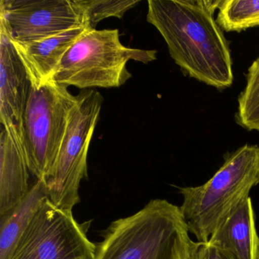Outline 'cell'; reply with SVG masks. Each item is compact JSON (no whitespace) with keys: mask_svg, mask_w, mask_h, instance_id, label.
Listing matches in <instances>:
<instances>
[{"mask_svg":"<svg viewBox=\"0 0 259 259\" xmlns=\"http://www.w3.org/2000/svg\"><path fill=\"white\" fill-rule=\"evenodd\" d=\"M221 0H149L147 22L164 39L183 73L219 91L233 84L230 44L217 23Z\"/></svg>","mask_w":259,"mask_h":259,"instance_id":"obj_1","label":"cell"},{"mask_svg":"<svg viewBox=\"0 0 259 259\" xmlns=\"http://www.w3.org/2000/svg\"><path fill=\"white\" fill-rule=\"evenodd\" d=\"M194 242L180 207L154 199L110 224L95 259H191Z\"/></svg>","mask_w":259,"mask_h":259,"instance_id":"obj_2","label":"cell"},{"mask_svg":"<svg viewBox=\"0 0 259 259\" xmlns=\"http://www.w3.org/2000/svg\"><path fill=\"white\" fill-rule=\"evenodd\" d=\"M222 166L198 186L180 188V208L190 234L208 242L213 232L259 184V146L244 145L224 155Z\"/></svg>","mask_w":259,"mask_h":259,"instance_id":"obj_3","label":"cell"},{"mask_svg":"<svg viewBox=\"0 0 259 259\" xmlns=\"http://www.w3.org/2000/svg\"><path fill=\"white\" fill-rule=\"evenodd\" d=\"M157 54L124 46L118 29H89L68 50L51 79L84 90L119 88L132 77L128 61L146 64L156 60Z\"/></svg>","mask_w":259,"mask_h":259,"instance_id":"obj_4","label":"cell"},{"mask_svg":"<svg viewBox=\"0 0 259 259\" xmlns=\"http://www.w3.org/2000/svg\"><path fill=\"white\" fill-rule=\"evenodd\" d=\"M77 96L51 79L31 85L22 121L21 143L30 172L45 180L52 170Z\"/></svg>","mask_w":259,"mask_h":259,"instance_id":"obj_5","label":"cell"},{"mask_svg":"<svg viewBox=\"0 0 259 259\" xmlns=\"http://www.w3.org/2000/svg\"><path fill=\"white\" fill-rule=\"evenodd\" d=\"M104 98L85 89L77 95L55 164L44 181L48 198L59 208L72 212L80 201L81 180L87 177L88 154Z\"/></svg>","mask_w":259,"mask_h":259,"instance_id":"obj_6","label":"cell"},{"mask_svg":"<svg viewBox=\"0 0 259 259\" xmlns=\"http://www.w3.org/2000/svg\"><path fill=\"white\" fill-rule=\"evenodd\" d=\"M89 227L90 223L79 224L72 212L47 198L10 259H95L96 245L88 237Z\"/></svg>","mask_w":259,"mask_h":259,"instance_id":"obj_7","label":"cell"},{"mask_svg":"<svg viewBox=\"0 0 259 259\" xmlns=\"http://www.w3.org/2000/svg\"><path fill=\"white\" fill-rule=\"evenodd\" d=\"M0 24L12 41L19 44L87 27L78 0H1Z\"/></svg>","mask_w":259,"mask_h":259,"instance_id":"obj_8","label":"cell"},{"mask_svg":"<svg viewBox=\"0 0 259 259\" xmlns=\"http://www.w3.org/2000/svg\"><path fill=\"white\" fill-rule=\"evenodd\" d=\"M31 88L26 69L8 33L0 27V122L4 128L17 133L20 141Z\"/></svg>","mask_w":259,"mask_h":259,"instance_id":"obj_9","label":"cell"},{"mask_svg":"<svg viewBox=\"0 0 259 259\" xmlns=\"http://www.w3.org/2000/svg\"><path fill=\"white\" fill-rule=\"evenodd\" d=\"M89 28L78 27L32 43L13 42L31 85L40 87L52 78L68 50Z\"/></svg>","mask_w":259,"mask_h":259,"instance_id":"obj_10","label":"cell"},{"mask_svg":"<svg viewBox=\"0 0 259 259\" xmlns=\"http://www.w3.org/2000/svg\"><path fill=\"white\" fill-rule=\"evenodd\" d=\"M29 168L19 135L2 127L0 134V215L28 193Z\"/></svg>","mask_w":259,"mask_h":259,"instance_id":"obj_11","label":"cell"},{"mask_svg":"<svg viewBox=\"0 0 259 259\" xmlns=\"http://www.w3.org/2000/svg\"><path fill=\"white\" fill-rule=\"evenodd\" d=\"M258 241L252 201L248 197L213 232L208 242L232 259H257Z\"/></svg>","mask_w":259,"mask_h":259,"instance_id":"obj_12","label":"cell"},{"mask_svg":"<svg viewBox=\"0 0 259 259\" xmlns=\"http://www.w3.org/2000/svg\"><path fill=\"white\" fill-rule=\"evenodd\" d=\"M48 198L44 180H36L25 198L0 215V259H10L44 200Z\"/></svg>","mask_w":259,"mask_h":259,"instance_id":"obj_13","label":"cell"},{"mask_svg":"<svg viewBox=\"0 0 259 259\" xmlns=\"http://www.w3.org/2000/svg\"><path fill=\"white\" fill-rule=\"evenodd\" d=\"M217 23L227 32H242L259 26V1L221 0Z\"/></svg>","mask_w":259,"mask_h":259,"instance_id":"obj_14","label":"cell"},{"mask_svg":"<svg viewBox=\"0 0 259 259\" xmlns=\"http://www.w3.org/2000/svg\"><path fill=\"white\" fill-rule=\"evenodd\" d=\"M235 120L247 131H259V57L248 68L245 89L238 98Z\"/></svg>","mask_w":259,"mask_h":259,"instance_id":"obj_15","label":"cell"},{"mask_svg":"<svg viewBox=\"0 0 259 259\" xmlns=\"http://www.w3.org/2000/svg\"><path fill=\"white\" fill-rule=\"evenodd\" d=\"M84 13V22L89 29L101 21L115 17L122 19L128 10L140 3L139 0H78Z\"/></svg>","mask_w":259,"mask_h":259,"instance_id":"obj_16","label":"cell"},{"mask_svg":"<svg viewBox=\"0 0 259 259\" xmlns=\"http://www.w3.org/2000/svg\"><path fill=\"white\" fill-rule=\"evenodd\" d=\"M191 259H232L226 251L209 242H195Z\"/></svg>","mask_w":259,"mask_h":259,"instance_id":"obj_17","label":"cell"},{"mask_svg":"<svg viewBox=\"0 0 259 259\" xmlns=\"http://www.w3.org/2000/svg\"><path fill=\"white\" fill-rule=\"evenodd\" d=\"M257 259H259V241L258 245H257Z\"/></svg>","mask_w":259,"mask_h":259,"instance_id":"obj_18","label":"cell"}]
</instances>
